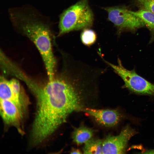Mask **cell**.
<instances>
[{
  "label": "cell",
  "mask_w": 154,
  "mask_h": 154,
  "mask_svg": "<svg viewBox=\"0 0 154 154\" xmlns=\"http://www.w3.org/2000/svg\"><path fill=\"white\" fill-rule=\"evenodd\" d=\"M94 132L93 129L82 125L75 128L72 133V138L76 144L81 145L92 138Z\"/></svg>",
  "instance_id": "9"
},
{
  "label": "cell",
  "mask_w": 154,
  "mask_h": 154,
  "mask_svg": "<svg viewBox=\"0 0 154 154\" xmlns=\"http://www.w3.org/2000/svg\"><path fill=\"white\" fill-rule=\"evenodd\" d=\"M108 13V20L113 24L117 29L118 36L125 31L135 33L138 29L145 27L143 21L132 13L124 5L103 7Z\"/></svg>",
  "instance_id": "5"
},
{
  "label": "cell",
  "mask_w": 154,
  "mask_h": 154,
  "mask_svg": "<svg viewBox=\"0 0 154 154\" xmlns=\"http://www.w3.org/2000/svg\"><path fill=\"white\" fill-rule=\"evenodd\" d=\"M103 141L92 138L85 143L83 148L84 154H102Z\"/></svg>",
  "instance_id": "11"
},
{
  "label": "cell",
  "mask_w": 154,
  "mask_h": 154,
  "mask_svg": "<svg viewBox=\"0 0 154 154\" xmlns=\"http://www.w3.org/2000/svg\"><path fill=\"white\" fill-rule=\"evenodd\" d=\"M136 130L127 125L117 135H109L103 141L102 154L125 153L130 139L137 134Z\"/></svg>",
  "instance_id": "6"
},
{
  "label": "cell",
  "mask_w": 154,
  "mask_h": 154,
  "mask_svg": "<svg viewBox=\"0 0 154 154\" xmlns=\"http://www.w3.org/2000/svg\"><path fill=\"white\" fill-rule=\"evenodd\" d=\"M8 13L14 30L28 38L39 51L51 47L55 35L50 17L29 4L9 8Z\"/></svg>",
  "instance_id": "2"
},
{
  "label": "cell",
  "mask_w": 154,
  "mask_h": 154,
  "mask_svg": "<svg viewBox=\"0 0 154 154\" xmlns=\"http://www.w3.org/2000/svg\"><path fill=\"white\" fill-rule=\"evenodd\" d=\"M82 111L93 117L99 124L107 127L116 125L123 116L116 109H97L89 108H83Z\"/></svg>",
  "instance_id": "7"
},
{
  "label": "cell",
  "mask_w": 154,
  "mask_h": 154,
  "mask_svg": "<svg viewBox=\"0 0 154 154\" xmlns=\"http://www.w3.org/2000/svg\"><path fill=\"white\" fill-rule=\"evenodd\" d=\"M18 78L26 84L37 101V110L31 133L33 143H41L50 136L68 116L82 111L87 94L84 84L72 74L61 72L45 84L39 83L23 72Z\"/></svg>",
  "instance_id": "1"
},
{
  "label": "cell",
  "mask_w": 154,
  "mask_h": 154,
  "mask_svg": "<svg viewBox=\"0 0 154 154\" xmlns=\"http://www.w3.org/2000/svg\"><path fill=\"white\" fill-rule=\"evenodd\" d=\"M94 18L89 0H80L60 15L56 37L71 31L91 28L93 24Z\"/></svg>",
  "instance_id": "3"
},
{
  "label": "cell",
  "mask_w": 154,
  "mask_h": 154,
  "mask_svg": "<svg viewBox=\"0 0 154 154\" xmlns=\"http://www.w3.org/2000/svg\"><path fill=\"white\" fill-rule=\"evenodd\" d=\"M100 55L104 61L123 80L124 83L123 88L137 94L154 96V84L139 75L135 68L131 70L126 69L123 65L119 58H117V64L116 65L107 61L101 54Z\"/></svg>",
  "instance_id": "4"
},
{
  "label": "cell",
  "mask_w": 154,
  "mask_h": 154,
  "mask_svg": "<svg viewBox=\"0 0 154 154\" xmlns=\"http://www.w3.org/2000/svg\"><path fill=\"white\" fill-rule=\"evenodd\" d=\"M142 153L146 154H154V148L153 149L147 150Z\"/></svg>",
  "instance_id": "15"
},
{
  "label": "cell",
  "mask_w": 154,
  "mask_h": 154,
  "mask_svg": "<svg viewBox=\"0 0 154 154\" xmlns=\"http://www.w3.org/2000/svg\"><path fill=\"white\" fill-rule=\"evenodd\" d=\"M71 154H81V151L79 149L75 148H72L70 152Z\"/></svg>",
  "instance_id": "14"
},
{
  "label": "cell",
  "mask_w": 154,
  "mask_h": 154,
  "mask_svg": "<svg viewBox=\"0 0 154 154\" xmlns=\"http://www.w3.org/2000/svg\"><path fill=\"white\" fill-rule=\"evenodd\" d=\"M80 38L81 42L84 44L90 46L96 42L97 35L94 31L90 28H87L82 30Z\"/></svg>",
  "instance_id": "12"
},
{
  "label": "cell",
  "mask_w": 154,
  "mask_h": 154,
  "mask_svg": "<svg viewBox=\"0 0 154 154\" xmlns=\"http://www.w3.org/2000/svg\"><path fill=\"white\" fill-rule=\"evenodd\" d=\"M0 114L5 123L15 127L21 133V121L23 115L16 105L12 101L7 100H0Z\"/></svg>",
  "instance_id": "8"
},
{
  "label": "cell",
  "mask_w": 154,
  "mask_h": 154,
  "mask_svg": "<svg viewBox=\"0 0 154 154\" xmlns=\"http://www.w3.org/2000/svg\"><path fill=\"white\" fill-rule=\"evenodd\" d=\"M131 12L141 19L149 30L151 37L149 44H151L154 42V14L147 11L140 9L135 11L131 10Z\"/></svg>",
  "instance_id": "10"
},
{
  "label": "cell",
  "mask_w": 154,
  "mask_h": 154,
  "mask_svg": "<svg viewBox=\"0 0 154 154\" xmlns=\"http://www.w3.org/2000/svg\"><path fill=\"white\" fill-rule=\"evenodd\" d=\"M139 9L147 11L154 14V0H132Z\"/></svg>",
  "instance_id": "13"
}]
</instances>
